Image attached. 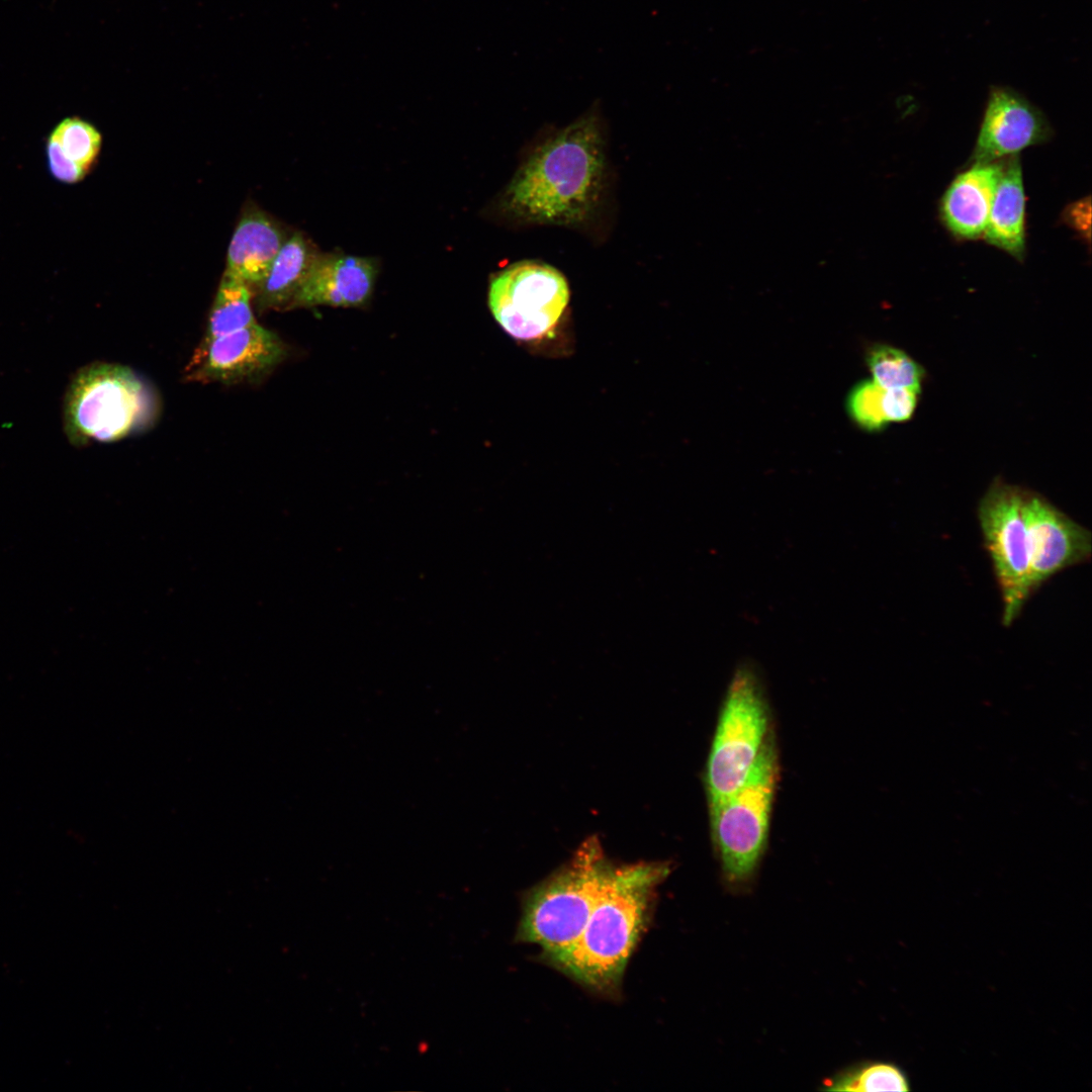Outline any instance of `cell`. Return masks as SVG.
Listing matches in <instances>:
<instances>
[{"instance_id": "44dd1931", "label": "cell", "mask_w": 1092, "mask_h": 1092, "mask_svg": "<svg viewBox=\"0 0 1092 1092\" xmlns=\"http://www.w3.org/2000/svg\"><path fill=\"white\" fill-rule=\"evenodd\" d=\"M883 392L884 388L873 379L860 381L849 392L847 411L861 429L875 432L888 424L882 408Z\"/></svg>"}, {"instance_id": "8992f818", "label": "cell", "mask_w": 1092, "mask_h": 1092, "mask_svg": "<svg viewBox=\"0 0 1092 1092\" xmlns=\"http://www.w3.org/2000/svg\"><path fill=\"white\" fill-rule=\"evenodd\" d=\"M768 728V705L759 675L751 663H742L728 686L706 764L709 806L743 783L770 735Z\"/></svg>"}, {"instance_id": "52a82bcc", "label": "cell", "mask_w": 1092, "mask_h": 1092, "mask_svg": "<svg viewBox=\"0 0 1092 1092\" xmlns=\"http://www.w3.org/2000/svg\"><path fill=\"white\" fill-rule=\"evenodd\" d=\"M1022 487L996 478L981 497L977 518L1002 602V624L1010 627L1031 597Z\"/></svg>"}, {"instance_id": "7c38bea8", "label": "cell", "mask_w": 1092, "mask_h": 1092, "mask_svg": "<svg viewBox=\"0 0 1092 1092\" xmlns=\"http://www.w3.org/2000/svg\"><path fill=\"white\" fill-rule=\"evenodd\" d=\"M377 274L378 262L373 258L321 252L288 309L364 306L371 298Z\"/></svg>"}, {"instance_id": "2e32d148", "label": "cell", "mask_w": 1092, "mask_h": 1092, "mask_svg": "<svg viewBox=\"0 0 1092 1092\" xmlns=\"http://www.w3.org/2000/svg\"><path fill=\"white\" fill-rule=\"evenodd\" d=\"M321 252L302 233L286 239L264 279L253 288L260 310L288 309Z\"/></svg>"}, {"instance_id": "7402d4cb", "label": "cell", "mask_w": 1092, "mask_h": 1092, "mask_svg": "<svg viewBox=\"0 0 1092 1092\" xmlns=\"http://www.w3.org/2000/svg\"><path fill=\"white\" fill-rule=\"evenodd\" d=\"M919 393L920 391L909 388L884 389L882 408L886 421L905 422L911 419Z\"/></svg>"}, {"instance_id": "9a60e30c", "label": "cell", "mask_w": 1092, "mask_h": 1092, "mask_svg": "<svg viewBox=\"0 0 1092 1092\" xmlns=\"http://www.w3.org/2000/svg\"><path fill=\"white\" fill-rule=\"evenodd\" d=\"M1025 195L1017 155L1003 160L983 238L1016 259L1025 255Z\"/></svg>"}, {"instance_id": "277c9868", "label": "cell", "mask_w": 1092, "mask_h": 1092, "mask_svg": "<svg viewBox=\"0 0 1092 1092\" xmlns=\"http://www.w3.org/2000/svg\"><path fill=\"white\" fill-rule=\"evenodd\" d=\"M160 414L155 389L127 366L94 363L68 387L65 432L74 445L111 443L150 429Z\"/></svg>"}, {"instance_id": "6da1fadb", "label": "cell", "mask_w": 1092, "mask_h": 1092, "mask_svg": "<svg viewBox=\"0 0 1092 1092\" xmlns=\"http://www.w3.org/2000/svg\"><path fill=\"white\" fill-rule=\"evenodd\" d=\"M605 174L604 136L587 113L533 151L504 191L502 210L524 223H582L599 204Z\"/></svg>"}, {"instance_id": "5b68a950", "label": "cell", "mask_w": 1092, "mask_h": 1092, "mask_svg": "<svg viewBox=\"0 0 1092 1092\" xmlns=\"http://www.w3.org/2000/svg\"><path fill=\"white\" fill-rule=\"evenodd\" d=\"M779 772L770 734L743 783L709 806L722 878L731 890H744L756 875L767 843Z\"/></svg>"}, {"instance_id": "ac0fdd59", "label": "cell", "mask_w": 1092, "mask_h": 1092, "mask_svg": "<svg viewBox=\"0 0 1092 1092\" xmlns=\"http://www.w3.org/2000/svg\"><path fill=\"white\" fill-rule=\"evenodd\" d=\"M827 1091H901L912 1089L907 1072L893 1062L861 1061L837 1072L823 1084Z\"/></svg>"}, {"instance_id": "9c48e42d", "label": "cell", "mask_w": 1092, "mask_h": 1092, "mask_svg": "<svg viewBox=\"0 0 1092 1092\" xmlns=\"http://www.w3.org/2000/svg\"><path fill=\"white\" fill-rule=\"evenodd\" d=\"M1031 596L1056 574L1090 560L1091 532L1042 494L1022 487Z\"/></svg>"}, {"instance_id": "4fadbf2b", "label": "cell", "mask_w": 1092, "mask_h": 1092, "mask_svg": "<svg viewBox=\"0 0 1092 1092\" xmlns=\"http://www.w3.org/2000/svg\"><path fill=\"white\" fill-rule=\"evenodd\" d=\"M1002 167L1003 160L976 162L949 184L941 198L940 215L953 236L983 237Z\"/></svg>"}, {"instance_id": "e0dca14e", "label": "cell", "mask_w": 1092, "mask_h": 1092, "mask_svg": "<svg viewBox=\"0 0 1092 1092\" xmlns=\"http://www.w3.org/2000/svg\"><path fill=\"white\" fill-rule=\"evenodd\" d=\"M253 290L243 280L223 272L208 315L203 341L232 334L255 323Z\"/></svg>"}, {"instance_id": "ba28073f", "label": "cell", "mask_w": 1092, "mask_h": 1092, "mask_svg": "<svg viewBox=\"0 0 1092 1092\" xmlns=\"http://www.w3.org/2000/svg\"><path fill=\"white\" fill-rule=\"evenodd\" d=\"M564 275L551 265L525 260L493 276L488 306L496 323L511 337L540 340L555 329L569 302Z\"/></svg>"}, {"instance_id": "8fae6325", "label": "cell", "mask_w": 1092, "mask_h": 1092, "mask_svg": "<svg viewBox=\"0 0 1092 1092\" xmlns=\"http://www.w3.org/2000/svg\"><path fill=\"white\" fill-rule=\"evenodd\" d=\"M1051 128L1043 114L1007 87L990 90L974 150L975 162H993L1043 143Z\"/></svg>"}, {"instance_id": "3957f363", "label": "cell", "mask_w": 1092, "mask_h": 1092, "mask_svg": "<svg viewBox=\"0 0 1092 1092\" xmlns=\"http://www.w3.org/2000/svg\"><path fill=\"white\" fill-rule=\"evenodd\" d=\"M614 861L598 839L584 841L566 864L529 890L516 938L539 946L554 967L576 943Z\"/></svg>"}, {"instance_id": "d6986e66", "label": "cell", "mask_w": 1092, "mask_h": 1092, "mask_svg": "<svg viewBox=\"0 0 1092 1092\" xmlns=\"http://www.w3.org/2000/svg\"><path fill=\"white\" fill-rule=\"evenodd\" d=\"M867 363L873 380L880 387L921 390L924 370L904 351L889 345H876L868 351Z\"/></svg>"}, {"instance_id": "ffe728a7", "label": "cell", "mask_w": 1092, "mask_h": 1092, "mask_svg": "<svg viewBox=\"0 0 1092 1092\" xmlns=\"http://www.w3.org/2000/svg\"><path fill=\"white\" fill-rule=\"evenodd\" d=\"M63 153L87 172L95 163L102 143L99 130L90 122L76 117L62 119L51 131Z\"/></svg>"}, {"instance_id": "30bf717a", "label": "cell", "mask_w": 1092, "mask_h": 1092, "mask_svg": "<svg viewBox=\"0 0 1092 1092\" xmlns=\"http://www.w3.org/2000/svg\"><path fill=\"white\" fill-rule=\"evenodd\" d=\"M285 356L283 341L255 323L232 334L203 341L189 365L186 378L228 385L259 382Z\"/></svg>"}, {"instance_id": "7a4b0ae2", "label": "cell", "mask_w": 1092, "mask_h": 1092, "mask_svg": "<svg viewBox=\"0 0 1092 1092\" xmlns=\"http://www.w3.org/2000/svg\"><path fill=\"white\" fill-rule=\"evenodd\" d=\"M670 870L664 861L614 862L582 933L553 968L599 995L619 996Z\"/></svg>"}, {"instance_id": "603a6c76", "label": "cell", "mask_w": 1092, "mask_h": 1092, "mask_svg": "<svg viewBox=\"0 0 1092 1092\" xmlns=\"http://www.w3.org/2000/svg\"><path fill=\"white\" fill-rule=\"evenodd\" d=\"M46 155L50 174L63 184H76L83 180L88 173L77 163L70 160L51 138H48L47 141Z\"/></svg>"}, {"instance_id": "5bb4252c", "label": "cell", "mask_w": 1092, "mask_h": 1092, "mask_svg": "<svg viewBox=\"0 0 1092 1092\" xmlns=\"http://www.w3.org/2000/svg\"><path fill=\"white\" fill-rule=\"evenodd\" d=\"M288 237L276 219L249 204L232 236L224 272L243 280L253 290L266 276Z\"/></svg>"}]
</instances>
